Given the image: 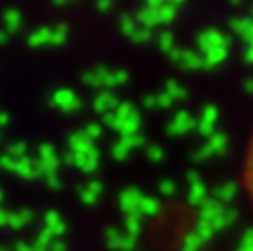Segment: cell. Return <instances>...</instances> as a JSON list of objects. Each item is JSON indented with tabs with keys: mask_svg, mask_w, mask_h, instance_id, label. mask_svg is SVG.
<instances>
[{
	"mask_svg": "<svg viewBox=\"0 0 253 251\" xmlns=\"http://www.w3.org/2000/svg\"><path fill=\"white\" fill-rule=\"evenodd\" d=\"M242 185H245L247 198H249V203H251V209H253V133H251L249 147H247L245 167H242Z\"/></svg>",
	"mask_w": 253,
	"mask_h": 251,
	"instance_id": "6da1fadb",
	"label": "cell"
}]
</instances>
